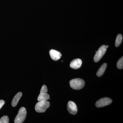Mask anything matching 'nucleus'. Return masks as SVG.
Wrapping results in <instances>:
<instances>
[{
    "label": "nucleus",
    "mask_w": 123,
    "mask_h": 123,
    "mask_svg": "<svg viewBox=\"0 0 123 123\" xmlns=\"http://www.w3.org/2000/svg\"><path fill=\"white\" fill-rule=\"evenodd\" d=\"M107 66V64L106 63H104L101 66L97 72V75L98 76L101 77L102 75H103L105 71Z\"/></svg>",
    "instance_id": "9b49d317"
},
{
    "label": "nucleus",
    "mask_w": 123,
    "mask_h": 123,
    "mask_svg": "<svg viewBox=\"0 0 123 123\" xmlns=\"http://www.w3.org/2000/svg\"><path fill=\"white\" fill-rule=\"evenodd\" d=\"M50 105V103L48 101H39L36 105L35 111L39 113L44 112L46 111V110L49 107Z\"/></svg>",
    "instance_id": "f03ea898"
},
{
    "label": "nucleus",
    "mask_w": 123,
    "mask_h": 123,
    "mask_svg": "<svg viewBox=\"0 0 123 123\" xmlns=\"http://www.w3.org/2000/svg\"><path fill=\"white\" fill-rule=\"evenodd\" d=\"M106 50L107 48L105 45H103L99 48L94 57V60L95 62H98L102 59L105 53Z\"/></svg>",
    "instance_id": "20e7f679"
},
{
    "label": "nucleus",
    "mask_w": 123,
    "mask_h": 123,
    "mask_svg": "<svg viewBox=\"0 0 123 123\" xmlns=\"http://www.w3.org/2000/svg\"><path fill=\"white\" fill-rule=\"evenodd\" d=\"M48 92V88H47V86L45 85H43L42 86V88H41V90H40V93H47Z\"/></svg>",
    "instance_id": "2eb2a0df"
},
{
    "label": "nucleus",
    "mask_w": 123,
    "mask_h": 123,
    "mask_svg": "<svg viewBox=\"0 0 123 123\" xmlns=\"http://www.w3.org/2000/svg\"><path fill=\"white\" fill-rule=\"evenodd\" d=\"M82 61L80 59H77L73 60L70 62V68L74 69H78L80 68L81 66Z\"/></svg>",
    "instance_id": "6e6552de"
},
{
    "label": "nucleus",
    "mask_w": 123,
    "mask_h": 123,
    "mask_svg": "<svg viewBox=\"0 0 123 123\" xmlns=\"http://www.w3.org/2000/svg\"><path fill=\"white\" fill-rule=\"evenodd\" d=\"M5 103V102L3 100H0V109L4 105Z\"/></svg>",
    "instance_id": "dca6fc26"
},
{
    "label": "nucleus",
    "mask_w": 123,
    "mask_h": 123,
    "mask_svg": "<svg viewBox=\"0 0 123 123\" xmlns=\"http://www.w3.org/2000/svg\"><path fill=\"white\" fill-rule=\"evenodd\" d=\"M112 102V100L111 98L107 97H105L97 101L95 105L97 107H102L108 105Z\"/></svg>",
    "instance_id": "39448f33"
},
{
    "label": "nucleus",
    "mask_w": 123,
    "mask_h": 123,
    "mask_svg": "<svg viewBox=\"0 0 123 123\" xmlns=\"http://www.w3.org/2000/svg\"><path fill=\"white\" fill-rule=\"evenodd\" d=\"M9 119L7 116H4L0 119V123H8Z\"/></svg>",
    "instance_id": "4468645a"
},
{
    "label": "nucleus",
    "mask_w": 123,
    "mask_h": 123,
    "mask_svg": "<svg viewBox=\"0 0 123 123\" xmlns=\"http://www.w3.org/2000/svg\"><path fill=\"white\" fill-rule=\"evenodd\" d=\"M27 111L26 109L24 107L20 108L17 115L14 119L15 123H22L24 122L26 117Z\"/></svg>",
    "instance_id": "7ed1b4c3"
},
{
    "label": "nucleus",
    "mask_w": 123,
    "mask_h": 123,
    "mask_svg": "<svg viewBox=\"0 0 123 123\" xmlns=\"http://www.w3.org/2000/svg\"><path fill=\"white\" fill-rule=\"evenodd\" d=\"M69 84L70 87L73 89L79 90L85 86V82L84 80L80 78H75L70 80Z\"/></svg>",
    "instance_id": "f257e3e1"
},
{
    "label": "nucleus",
    "mask_w": 123,
    "mask_h": 123,
    "mask_svg": "<svg viewBox=\"0 0 123 123\" xmlns=\"http://www.w3.org/2000/svg\"><path fill=\"white\" fill-rule=\"evenodd\" d=\"M67 109L69 112L71 114L76 115L77 112V107L76 104L73 101H69L67 105Z\"/></svg>",
    "instance_id": "423d86ee"
},
{
    "label": "nucleus",
    "mask_w": 123,
    "mask_h": 123,
    "mask_svg": "<svg viewBox=\"0 0 123 123\" xmlns=\"http://www.w3.org/2000/svg\"><path fill=\"white\" fill-rule=\"evenodd\" d=\"M117 67L119 69L123 68V57H122L118 61L117 63Z\"/></svg>",
    "instance_id": "ddd939ff"
},
{
    "label": "nucleus",
    "mask_w": 123,
    "mask_h": 123,
    "mask_svg": "<svg viewBox=\"0 0 123 123\" xmlns=\"http://www.w3.org/2000/svg\"><path fill=\"white\" fill-rule=\"evenodd\" d=\"M49 54L51 59L55 61L59 60L62 55L60 52L54 49H51L50 51Z\"/></svg>",
    "instance_id": "0eeeda50"
},
{
    "label": "nucleus",
    "mask_w": 123,
    "mask_h": 123,
    "mask_svg": "<svg viewBox=\"0 0 123 123\" xmlns=\"http://www.w3.org/2000/svg\"><path fill=\"white\" fill-rule=\"evenodd\" d=\"M106 48H108V45H107V46H106Z\"/></svg>",
    "instance_id": "f3484780"
},
{
    "label": "nucleus",
    "mask_w": 123,
    "mask_h": 123,
    "mask_svg": "<svg viewBox=\"0 0 123 123\" xmlns=\"http://www.w3.org/2000/svg\"><path fill=\"white\" fill-rule=\"evenodd\" d=\"M50 99V96L47 93H40L38 97L37 100L38 101H47Z\"/></svg>",
    "instance_id": "9d476101"
},
{
    "label": "nucleus",
    "mask_w": 123,
    "mask_h": 123,
    "mask_svg": "<svg viewBox=\"0 0 123 123\" xmlns=\"http://www.w3.org/2000/svg\"><path fill=\"white\" fill-rule=\"evenodd\" d=\"M123 36L120 34H119L117 35L116 40L115 46L116 47H118L120 45L123 41Z\"/></svg>",
    "instance_id": "f8f14e48"
},
{
    "label": "nucleus",
    "mask_w": 123,
    "mask_h": 123,
    "mask_svg": "<svg viewBox=\"0 0 123 123\" xmlns=\"http://www.w3.org/2000/svg\"><path fill=\"white\" fill-rule=\"evenodd\" d=\"M22 93L21 92H19L17 93L14 96L12 101V103H11L13 107H14L17 105L18 101L22 96Z\"/></svg>",
    "instance_id": "1a4fd4ad"
}]
</instances>
